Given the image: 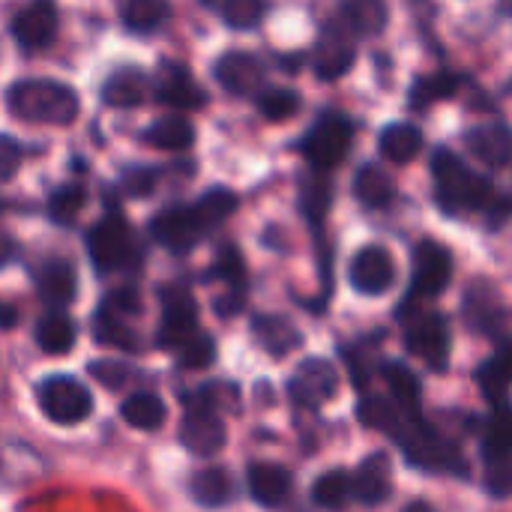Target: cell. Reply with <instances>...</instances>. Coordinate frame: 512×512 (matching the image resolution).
I'll return each mask as SVG.
<instances>
[{
	"label": "cell",
	"instance_id": "cell-1",
	"mask_svg": "<svg viewBox=\"0 0 512 512\" xmlns=\"http://www.w3.org/2000/svg\"><path fill=\"white\" fill-rule=\"evenodd\" d=\"M237 210V195L225 186L207 189L189 207H168L150 219V237L168 252L186 255Z\"/></svg>",
	"mask_w": 512,
	"mask_h": 512
},
{
	"label": "cell",
	"instance_id": "cell-2",
	"mask_svg": "<svg viewBox=\"0 0 512 512\" xmlns=\"http://www.w3.org/2000/svg\"><path fill=\"white\" fill-rule=\"evenodd\" d=\"M6 108L24 123L69 126L78 117V96L54 78H21L6 90Z\"/></svg>",
	"mask_w": 512,
	"mask_h": 512
},
{
	"label": "cell",
	"instance_id": "cell-3",
	"mask_svg": "<svg viewBox=\"0 0 512 512\" xmlns=\"http://www.w3.org/2000/svg\"><path fill=\"white\" fill-rule=\"evenodd\" d=\"M432 174H435L438 207H444L447 213L489 210V204L498 198L492 180H486L477 171H471L453 150H435Z\"/></svg>",
	"mask_w": 512,
	"mask_h": 512
},
{
	"label": "cell",
	"instance_id": "cell-4",
	"mask_svg": "<svg viewBox=\"0 0 512 512\" xmlns=\"http://www.w3.org/2000/svg\"><path fill=\"white\" fill-rule=\"evenodd\" d=\"M396 441L414 468H423L432 474L468 477V465L459 456V450L450 441H444L432 426H426L420 417H405L396 429Z\"/></svg>",
	"mask_w": 512,
	"mask_h": 512
},
{
	"label": "cell",
	"instance_id": "cell-5",
	"mask_svg": "<svg viewBox=\"0 0 512 512\" xmlns=\"http://www.w3.org/2000/svg\"><path fill=\"white\" fill-rule=\"evenodd\" d=\"M87 252L93 267L105 276V273H117V270H129L141 261V249L138 240L129 228V222L111 210L105 213L87 234Z\"/></svg>",
	"mask_w": 512,
	"mask_h": 512
},
{
	"label": "cell",
	"instance_id": "cell-6",
	"mask_svg": "<svg viewBox=\"0 0 512 512\" xmlns=\"http://www.w3.org/2000/svg\"><path fill=\"white\" fill-rule=\"evenodd\" d=\"M351 141H354L351 120L339 111H327L306 132V138L300 141V150L315 171H333L345 162Z\"/></svg>",
	"mask_w": 512,
	"mask_h": 512
},
{
	"label": "cell",
	"instance_id": "cell-7",
	"mask_svg": "<svg viewBox=\"0 0 512 512\" xmlns=\"http://www.w3.org/2000/svg\"><path fill=\"white\" fill-rule=\"evenodd\" d=\"M36 399H39L42 414L57 426H78L93 414L90 390L69 375H54L42 381V387L36 390Z\"/></svg>",
	"mask_w": 512,
	"mask_h": 512
},
{
	"label": "cell",
	"instance_id": "cell-8",
	"mask_svg": "<svg viewBox=\"0 0 512 512\" xmlns=\"http://www.w3.org/2000/svg\"><path fill=\"white\" fill-rule=\"evenodd\" d=\"M462 315L474 333L507 342V309H504V300H501V291L495 282L474 279L465 291Z\"/></svg>",
	"mask_w": 512,
	"mask_h": 512
},
{
	"label": "cell",
	"instance_id": "cell-9",
	"mask_svg": "<svg viewBox=\"0 0 512 512\" xmlns=\"http://www.w3.org/2000/svg\"><path fill=\"white\" fill-rule=\"evenodd\" d=\"M405 348L420 357L432 372H444L450 363V327L438 312L414 315L405 330Z\"/></svg>",
	"mask_w": 512,
	"mask_h": 512
},
{
	"label": "cell",
	"instance_id": "cell-10",
	"mask_svg": "<svg viewBox=\"0 0 512 512\" xmlns=\"http://www.w3.org/2000/svg\"><path fill=\"white\" fill-rule=\"evenodd\" d=\"M453 279V255L444 243L438 240H420L414 249V276H411V291L408 300L420 297H438L447 291Z\"/></svg>",
	"mask_w": 512,
	"mask_h": 512
},
{
	"label": "cell",
	"instance_id": "cell-11",
	"mask_svg": "<svg viewBox=\"0 0 512 512\" xmlns=\"http://www.w3.org/2000/svg\"><path fill=\"white\" fill-rule=\"evenodd\" d=\"M336 390H339V372L330 360H321V357L303 360L288 381L291 402L300 408H309V411L327 405L336 396Z\"/></svg>",
	"mask_w": 512,
	"mask_h": 512
},
{
	"label": "cell",
	"instance_id": "cell-12",
	"mask_svg": "<svg viewBox=\"0 0 512 512\" xmlns=\"http://www.w3.org/2000/svg\"><path fill=\"white\" fill-rule=\"evenodd\" d=\"M198 330V303L186 288H162V324H159V348L177 351Z\"/></svg>",
	"mask_w": 512,
	"mask_h": 512
},
{
	"label": "cell",
	"instance_id": "cell-13",
	"mask_svg": "<svg viewBox=\"0 0 512 512\" xmlns=\"http://www.w3.org/2000/svg\"><path fill=\"white\" fill-rule=\"evenodd\" d=\"M180 441L192 456H216L228 444V426L219 411L189 402V411L180 423Z\"/></svg>",
	"mask_w": 512,
	"mask_h": 512
},
{
	"label": "cell",
	"instance_id": "cell-14",
	"mask_svg": "<svg viewBox=\"0 0 512 512\" xmlns=\"http://www.w3.org/2000/svg\"><path fill=\"white\" fill-rule=\"evenodd\" d=\"M57 27H60V15L54 0H30L12 18V36L27 51L48 48L57 36Z\"/></svg>",
	"mask_w": 512,
	"mask_h": 512
},
{
	"label": "cell",
	"instance_id": "cell-15",
	"mask_svg": "<svg viewBox=\"0 0 512 512\" xmlns=\"http://www.w3.org/2000/svg\"><path fill=\"white\" fill-rule=\"evenodd\" d=\"M213 78L231 96H252L264 87L267 69L252 51H225L213 63Z\"/></svg>",
	"mask_w": 512,
	"mask_h": 512
},
{
	"label": "cell",
	"instance_id": "cell-16",
	"mask_svg": "<svg viewBox=\"0 0 512 512\" xmlns=\"http://www.w3.org/2000/svg\"><path fill=\"white\" fill-rule=\"evenodd\" d=\"M354 42L345 24H327L312 51V69L321 81H336L354 66Z\"/></svg>",
	"mask_w": 512,
	"mask_h": 512
},
{
	"label": "cell",
	"instance_id": "cell-17",
	"mask_svg": "<svg viewBox=\"0 0 512 512\" xmlns=\"http://www.w3.org/2000/svg\"><path fill=\"white\" fill-rule=\"evenodd\" d=\"M351 285L366 297H381L396 285V261L384 246H366L351 261Z\"/></svg>",
	"mask_w": 512,
	"mask_h": 512
},
{
	"label": "cell",
	"instance_id": "cell-18",
	"mask_svg": "<svg viewBox=\"0 0 512 512\" xmlns=\"http://www.w3.org/2000/svg\"><path fill=\"white\" fill-rule=\"evenodd\" d=\"M153 96H156L162 105H171V108L198 111V108L207 105V93L195 84L192 72H189L183 63H162V69H159V75H156Z\"/></svg>",
	"mask_w": 512,
	"mask_h": 512
},
{
	"label": "cell",
	"instance_id": "cell-19",
	"mask_svg": "<svg viewBox=\"0 0 512 512\" xmlns=\"http://www.w3.org/2000/svg\"><path fill=\"white\" fill-rule=\"evenodd\" d=\"M210 279H222L225 288H228L213 303L216 315L219 318L237 315L243 309V297H246V267H243V261H240V255H237L234 246H222V252H219V258H216V264L210 270Z\"/></svg>",
	"mask_w": 512,
	"mask_h": 512
},
{
	"label": "cell",
	"instance_id": "cell-20",
	"mask_svg": "<svg viewBox=\"0 0 512 512\" xmlns=\"http://www.w3.org/2000/svg\"><path fill=\"white\" fill-rule=\"evenodd\" d=\"M393 495V471L384 453L369 456L351 477V498L363 507H381Z\"/></svg>",
	"mask_w": 512,
	"mask_h": 512
},
{
	"label": "cell",
	"instance_id": "cell-21",
	"mask_svg": "<svg viewBox=\"0 0 512 512\" xmlns=\"http://www.w3.org/2000/svg\"><path fill=\"white\" fill-rule=\"evenodd\" d=\"M246 483H249L252 501L261 504V507H282V504H288V498L294 492L291 471H285L282 465H273V462H255V465H249Z\"/></svg>",
	"mask_w": 512,
	"mask_h": 512
},
{
	"label": "cell",
	"instance_id": "cell-22",
	"mask_svg": "<svg viewBox=\"0 0 512 512\" xmlns=\"http://www.w3.org/2000/svg\"><path fill=\"white\" fill-rule=\"evenodd\" d=\"M465 147L474 159H480L483 165L501 171L510 165L512 156V135L504 123H489V126H477L465 135Z\"/></svg>",
	"mask_w": 512,
	"mask_h": 512
},
{
	"label": "cell",
	"instance_id": "cell-23",
	"mask_svg": "<svg viewBox=\"0 0 512 512\" xmlns=\"http://www.w3.org/2000/svg\"><path fill=\"white\" fill-rule=\"evenodd\" d=\"M36 291L39 297L54 306V309H66L75 294H78V276H75V267L63 258H54V261H45L36 273Z\"/></svg>",
	"mask_w": 512,
	"mask_h": 512
},
{
	"label": "cell",
	"instance_id": "cell-24",
	"mask_svg": "<svg viewBox=\"0 0 512 512\" xmlns=\"http://www.w3.org/2000/svg\"><path fill=\"white\" fill-rule=\"evenodd\" d=\"M252 336L264 348V354H270L276 360L288 357L291 351H297L303 345V333L282 315H255Z\"/></svg>",
	"mask_w": 512,
	"mask_h": 512
},
{
	"label": "cell",
	"instance_id": "cell-25",
	"mask_svg": "<svg viewBox=\"0 0 512 512\" xmlns=\"http://www.w3.org/2000/svg\"><path fill=\"white\" fill-rule=\"evenodd\" d=\"M150 93V81L138 66H123L111 72L102 84V102L108 108H138Z\"/></svg>",
	"mask_w": 512,
	"mask_h": 512
},
{
	"label": "cell",
	"instance_id": "cell-26",
	"mask_svg": "<svg viewBox=\"0 0 512 512\" xmlns=\"http://www.w3.org/2000/svg\"><path fill=\"white\" fill-rule=\"evenodd\" d=\"M387 21H390L387 0H345L342 3V24L348 27V33L378 36L384 33Z\"/></svg>",
	"mask_w": 512,
	"mask_h": 512
},
{
	"label": "cell",
	"instance_id": "cell-27",
	"mask_svg": "<svg viewBox=\"0 0 512 512\" xmlns=\"http://www.w3.org/2000/svg\"><path fill=\"white\" fill-rule=\"evenodd\" d=\"M378 147H381L384 159H390L396 165H408L423 150V129H417L414 123H390L381 132Z\"/></svg>",
	"mask_w": 512,
	"mask_h": 512
},
{
	"label": "cell",
	"instance_id": "cell-28",
	"mask_svg": "<svg viewBox=\"0 0 512 512\" xmlns=\"http://www.w3.org/2000/svg\"><path fill=\"white\" fill-rule=\"evenodd\" d=\"M354 195L363 207L384 210L396 198V180L378 165H363L354 177Z\"/></svg>",
	"mask_w": 512,
	"mask_h": 512
},
{
	"label": "cell",
	"instance_id": "cell-29",
	"mask_svg": "<svg viewBox=\"0 0 512 512\" xmlns=\"http://www.w3.org/2000/svg\"><path fill=\"white\" fill-rule=\"evenodd\" d=\"M144 141L159 147V150H171V153H183L192 147L195 141V129L183 114H165L159 120L150 123V129L144 132Z\"/></svg>",
	"mask_w": 512,
	"mask_h": 512
},
{
	"label": "cell",
	"instance_id": "cell-30",
	"mask_svg": "<svg viewBox=\"0 0 512 512\" xmlns=\"http://www.w3.org/2000/svg\"><path fill=\"white\" fill-rule=\"evenodd\" d=\"M120 417H123L126 426H132L138 432H156L165 423L168 411H165V402L156 393H144L141 390V393H132V396L123 399Z\"/></svg>",
	"mask_w": 512,
	"mask_h": 512
},
{
	"label": "cell",
	"instance_id": "cell-31",
	"mask_svg": "<svg viewBox=\"0 0 512 512\" xmlns=\"http://www.w3.org/2000/svg\"><path fill=\"white\" fill-rule=\"evenodd\" d=\"M189 495L201 507H225L234 498V483L222 468H201L189 480Z\"/></svg>",
	"mask_w": 512,
	"mask_h": 512
},
{
	"label": "cell",
	"instance_id": "cell-32",
	"mask_svg": "<svg viewBox=\"0 0 512 512\" xmlns=\"http://www.w3.org/2000/svg\"><path fill=\"white\" fill-rule=\"evenodd\" d=\"M93 336H96L99 345H111V348H123V351H135L138 348V336L126 324V315L108 309L105 303L93 315Z\"/></svg>",
	"mask_w": 512,
	"mask_h": 512
},
{
	"label": "cell",
	"instance_id": "cell-33",
	"mask_svg": "<svg viewBox=\"0 0 512 512\" xmlns=\"http://www.w3.org/2000/svg\"><path fill=\"white\" fill-rule=\"evenodd\" d=\"M75 336H78V333H75L72 318L63 315L60 309L51 312V315H45V318L39 321V327H36V345H39L45 354H51V357L69 354L72 345H75Z\"/></svg>",
	"mask_w": 512,
	"mask_h": 512
},
{
	"label": "cell",
	"instance_id": "cell-34",
	"mask_svg": "<svg viewBox=\"0 0 512 512\" xmlns=\"http://www.w3.org/2000/svg\"><path fill=\"white\" fill-rule=\"evenodd\" d=\"M477 381H480L483 396H486L495 408H498V405H507V390H510V348H507V342H501L498 354L480 366Z\"/></svg>",
	"mask_w": 512,
	"mask_h": 512
},
{
	"label": "cell",
	"instance_id": "cell-35",
	"mask_svg": "<svg viewBox=\"0 0 512 512\" xmlns=\"http://www.w3.org/2000/svg\"><path fill=\"white\" fill-rule=\"evenodd\" d=\"M384 381H387L390 399L399 405V411L408 417H420V381H417V375L411 369H405L402 363H387Z\"/></svg>",
	"mask_w": 512,
	"mask_h": 512
},
{
	"label": "cell",
	"instance_id": "cell-36",
	"mask_svg": "<svg viewBox=\"0 0 512 512\" xmlns=\"http://www.w3.org/2000/svg\"><path fill=\"white\" fill-rule=\"evenodd\" d=\"M171 15L168 0H123L120 18L132 33H153L159 30Z\"/></svg>",
	"mask_w": 512,
	"mask_h": 512
},
{
	"label": "cell",
	"instance_id": "cell-37",
	"mask_svg": "<svg viewBox=\"0 0 512 512\" xmlns=\"http://www.w3.org/2000/svg\"><path fill=\"white\" fill-rule=\"evenodd\" d=\"M351 501V474L327 471L312 483V504L321 510H342Z\"/></svg>",
	"mask_w": 512,
	"mask_h": 512
},
{
	"label": "cell",
	"instance_id": "cell-38",
	"mask_svg": "<svg viewBox=\"0 0 512 512\" xmlns=\"http://www.w3.org/2000/svg\"><path fill=\"white\" fill-rule=\"evenodd\" d=\"M357 414H360L363 426L378 429V432H387V435H396L399 423L408 417V414H402V411H399V405H396L393 399H381V396H369V399H363V402H360V408H357Z\"/></svg>",
	"mask_w": 512,
	"mask_h": 512
},
{
	"label": "cell",
	"instance_id": "cell-39",
	"mask_svg": "<svg viewBox=\"0 0 512 512\" xmlns=\"http://www.w3.org/2000/svg\"><path fill=\"white\" fill-rule=\"evenodd\" d=\"M462 87V78L456 72H438L429 78H420L411 90V105L414 108H429L438 99H450L456 96V90Z\"/></svg>",
	"mask_w": 512,
	"mask_h": 512
},
{
	"label": "cell",
	"instance_id": "cell-40",
	"mask_svg": "<svg viewBox=\"0 0 512 512\" xmlns=\"http://www.w3.org/2000/svg\"><path fill=\"white\" fill-rule=\"evenodd\" d=\"M84 201H87L84 186L66 183V186H60V189L51 192V198H48V216L57 225H72L78 219V213L84 210Z\"/></svg>",
	"mask_w": 512,
	"mask_h": 512
},
{
	"label": "cell",
	"instance_id": "cell-41",
	"mask_svg": "<svg viewBox=\"0 0 512 512\" xmlns=\"http://www.w3.org/2000/svg\"><path fill=\"white\" fill-rule=\"evenodd\" d=\"M177 360H180V366H183L186 372H198V369L213 366V360H216V342H213V336L195 330V333L177 348Z\"/></svg>",
	"mask_w": 512,
	"mask_h": 512
},
{
	"label": "cell",
	"instance_id": "cell-42",
	"mask_svg": "<svg viewBox=\"0 0 512 512\" xmlns=\"http://www.w3.org/2000/svg\"><path fill=\"white\" fill-rule=\"evenodd\" d=\"M267 9V0H222V21L234 30H249L264 21Z\"/></svg>",
	"mask_w": 512,
	"mask_h": 512
},
{
	"label": "cell",
	"instance_id": "cell-43",
	"mask_svg": "<svg viewBox=\"0 0 512 512\" xmlns=\"http://www.w3.org/2000/svg\"><path fill=\"white\" fill-rule=\"evenodd\" d=\"M258 111L273 120V123H282L288 117H294L300 111V96L288 87H273V90H264L261 99H258Z\"/></svg>",
	"mask_w": 512,
	"mask_h": 512
},
{
	"label": "cell",
	"instance_id": "cell-44",
	"mask_svg": "<svg viewBox=\"0 0 512 512\" xmlns=\"http://www.w3.org/2000/svg\"><path fill=\"white\" fill-rule=\"evenodd\" d=\"M321 174H315L312 180L303 183V207H306V213H309L312 222H321L324 213H327V207H330V180L321 177Z\"/></svg>",
	"mask_w": 512,
	"mask_h": 512
},
{
	"label": "cell",
	"instance_id": "cell-45",
	"mask_svg": "<svg viewBox=\"0 0 512 512\" xmlns=\"http://www.w3.org/2000/svg\"><path fill=\"white\" fill-rule=\"evenodd\" d=\"M237 399H240V393H237V387L234 384H222V381H216V384H207V387H201L189 402H198V405H207V408H213V411H225V408H237Z\"/></svg>",
	"mask_w": 512,
	"mask_h": 512
},
{
	"label": "cell",
	"instance_id": "cell-46",
	"mask_svg": "<svg viewBox=\"0 0 512 512\" xmlns=\"http://www.w3.org/2000/svg\"><path fill=\"white\" fill-rule=\"evenodd\" d=\"M90 375H93L99 384L111 387V390H123V387L129 384V378H132L129 366L114 363V360H93V363H90Z\"/></svg>",
	"mask_w": 512,
	"mask_h": 512
},
{
	"label": "cell",
	"instance_id": "cell-47",
	"mask_svg": "<svg viewBox=\"0 0 512 512\" xmlns=\"http://www.w3.org/2000/svg\"><path fill=\"white\" fill-rule=\"evenodd\" d=\"M21 144L9 135H0V183H9L21 168Z\"/></svg>",
	"mask_w": 512,
	"mask_h": 512
},
{
	"label": "cell",
	"instance_id": "cell-48",
	"mask_svg": "<svg viewBox=\"0 0 512 512\" xmlns=\"http://www.w3.org/2000/svg\"><path fill=\"white\" fill-rule=\"evenodd\" d=\"M156 186V171L153 168H129L123 174V189L132 195V198H141V195H150Z\"/></svg>",
	"mask_w": 512,
	"mask_h": 512
},
{
	"label": "cell",
	"instance_id": "cell-49",
	"mask_svg": "<svg viewBox=\"0 0 512 512\" xmlns=\"http://www.w3.org/2000/svg\"><path fill=\"white\" fill-rule=\"evenodd\" d=\"M105 306L129 318V315H138L141 312V297H138L135 288H117V291H111L105 297Z\"/></svg>",
	"mask_w": 512,
	"mask_h": 512
},
{
	"label": "cell",
	"instance_id": "cell-50",
	"mask_svg": "<svg viewBox=\"0 0 512 512\" xmlns=\"http://www.w3.org/2000/svg\"><path fill=\"white\" fill-rule=\"evenodd\" d=\"M12 258H15V240L6 231H0V267H6Z\"/></svg>",
	"mask_w": 512,
	"mask_h": 512
},
{
	"label": "cell",
	"instance_id": "cell-51",
	"mask_svg": "<svg viewBox=\"0 0 512 512\" xmlns=\"http://www.w3.org/2000/svg\"><path fill=\"white\" fill-rule=\"evenodd\" d=\"M15 318H18V312H15L12 306H3V303H0V330L15 327Z\"/></svg>",
	"mask_w": 512,
	"mask_h": 512
},
{
	"label": "cell",
	"instance_id": "cell-52",
	"mask_svg": "<svg viewBox=\"0 0 512 512\" xmlns=\"http://www.w3.org/2000/svg\"><path fill=\"white\" fill-rule=\"evenodd\" d=\"M204 3H213V0H204Z\"/></svg>",
	"mask_w": 512,
	"mask_h": 512
}]
</instances>
